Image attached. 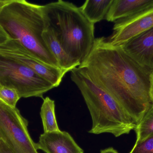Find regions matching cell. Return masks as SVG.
Returning a JSON list of instances; mask_svg holds the SVG:
<instances>
[{
	"instance_id": "ffe728a7",
	"label": "cell",
	"mask_w": 153,
	"mask_h": 153,
	"mask_svg": "<svg viewBox=\"0 0 153 153\" xmlns=\"http://www.w3.org/2000/svg\"><path fill=\"white\" fill-rule=\"evenodd\" d=\"M13 0H0V13L4 6L12 2Z\"/></svg>"
},
{
	"instance_id": "6da1fadb",
	"label": "cell",
	"mask_w": 153,
	"mask_h": 153,
	"mask_svg": "<svg viewBox=\"0 0 153 153\" xmlns=\"http://www.w3.org/2000/svg\"><path fill=\"white\" fill-rule=\"evenodd\" d=\"M78 67L113 97L136 125L152 106V75L106 38L95 39L89 55Z\"/></svg>"
},
{
	"instance_id": "5bb4252c",
	"label": "cell",
	"mask_w": 153,
	"mask_h": 153,
	"mask_svg": "<svg viewBox=\"0 0 153 153\" xmlns=\"http://www.w3.org/2000/svg\"><path fill=\"white\" fill-rule=\"evenodd\" d=\"M40 115L44 133L61 131L56 121L55 103L53 100L48 97L43 99Z\"/></svg>"
},
{
	"instance_id": "3957f363",
	"label": "cell",
	"mask_w": 153,
	"mask_h": 153,
	"mask_svg": "<svg viewBox=\"0 0 153 153\" xmlns=\"http://www.w3.org/2000/svg\"><path fill=\"white\" fill-rule=\"evenodd\" d=\"M48 28L67 54L79 66L89 55L94 43V24L80 7L59 0L43 5Z\"/></svg>"
},
{
	"instance_id": "4fadbf2b",
	"label": "cell",
	"mask_w": 153,
	"mask_h": 153,
	"mask_svg": "<svg viewBox=\"0 0 153 153\" xmlns=\"http://www.w3.org/2000/svg\"><path fill=\"white\" fill-rule=\"evenodd\" d=\"M113 0H87L80 7L86 19L94 24L103 19Z\"/></svg>"
},
{
	"instance_id": "d6986e66",
	"label": "cell",
	"mask_w": 153,
	"mask_h": 153,
	"mask_svg": "<svg viewBox=\"0 0 153 153\" xmlns=\"http://www.w3.org/2000/svg\"><path fill=\"white\" fill-rule=\"evenodd\" d=\"M0 153H14L7 146L2 140L0 139Z\"/></svg>"
},
{
	"instance_id": "e0dca14e",
	"label": "cell",
	"mask_w": 153,
	"mask_h": 153,
	"mask_svg": "<svg viewBox=\"0 0 153 153\" xmlns=\"http://www.w3.org/2000/svg\"><path fill=\"white\" fill-rule=\"evenodd\" d=\"M129 153H153V134L142 141L136 142Z\"/></svg>"
},
{
	"instance_id": "277c9868",
	"label": "cell",
	"mask_w": 153,
	"mask_h": 153,
	"mask_svg": "<svg viewBox=\"0 0 153 153\" xmlns=\"http://www.w3.org/2000/svg\"><path fill=\"white\" fill-rule=\"evenodd\" d=\"M71 72V79L81 92L91 117L92 126L88 133H109L117 137L134 130L136 124L113 97L78 67Z\"/></svg>"
},
{
	"instance_id": "44dd1931",
	"label": "cell",
	"mask_w": 153,
	"mask_h": 153,
	"mask_svg": "<svg viewBox=\"0 0 153 153\" xmlns=\"http://www.w3.org/2000/svg\"><path fill=\"white\" fill-rule=\"evenodd\" d=\"M100 153H119V152L112 147H109V148L101 150Z\"/></svg>"
},
{
	"instance_id": "ac0fdd59",
	"label": "cell",
	"mask_w": 153,
	"mask_h": 153,
	"mask_svg": "<svg viewBox=\"0 0 153 153\" xmlns=\"http://www.w3.org/2000/svg\"><path fill=\"white\" fill-rule=\"evenodd\" d=\"M10 40L9 36L0 25V46L6 43Z\"/></svg>"
},
{
	"instance_id": "30bf717a",
	"label": "cell",
	"mask_w": 153,
	"mask_h": 153,
	"mask_svg": "<svg viewBox=\"0 0 153 153\" xmlns=\"http://www.w3.org/2000/svg\"><path fill=\"white\" fill-rule=\"evenodd\" d=\"M36 148L45 153H84L69 133L61 130L41 134Z\"/></svg>"
},
{
	"instance_id": "9c48e42d",
	"label": "cell",
	"mask_w": 153,
	"mask_h": 153,
	"mask_svg": "<svg viewBox=\"0 0 153 153\" xmlns=\"http://www.w3.org/2000/svg\"><path fill=\"white\" fill-rule=\"evenodd\" d=\"M120 46L137 63L153 74V27Z\"/></svg>"
},
{
	"instance_id": "7a4b0ae2",
	"label": "cell",
	"mask_w": 153,
	"mask_h": 153,
	"mask_svg": "<svg viewBox=\"0 0 153 153\" xmlns=\"http://www.w3.org/2000/svg\"><path fill=\"white\" fill-rule=\"evenodd\" d=\"M0 25L10 40L19 42L36 59L60 68L43 38L48 27L43 5L13 0L1 11Z\"/></svg>"
},
{
	"instance_id": "7402d4cb",
	"label": "cell",
	"mask_w": 153,
	"mask_h": 153,
	"mask_svg": "<svg viewBox=\"0 0 153 153\" xmlns=\"http://www.w3.org/2000/svg\"><path fill=\"white\" fill-rule=\"evenodd\" d=\"M150 95L153 106V74L151 76V86H150Z\"/></svg>"
},
{
	"instance_id": "7c38bea8",
	"label": "cell",
	"mask_w": 153,
	"mask_h": 153,
	"mask_svg": "<svg viewBox=\"0 0 153 153\" xmlns=\"http://www.w3.org/2000/svg\"><path fill=\"white\" fill-rule=\"evenodd\" d=\"M43 38L61 69L68 72L79 66L65 51L49 28L47 27L43 32Z\"/></svg>"
},
{
	"instance_id": "9a60e30c",
	"label": "cell",
	"mask_w": 153,
	"mask_h": 153,
	"mask_svg": "<svg viewBox=\"0 0 153 153\" xmlns=\"http://www.w3.org/2000/svg\"><path fill=\"white\" fill-rule=\"evenodd\" d=\"M136 142L142 141L153 134V106L146 113L134 129Z\"/></svg>"
},
{
	"instance_id": "ba28073f",
	"label": "cell",
	"mask_w": 153,
	"mask_h": 153,
	"mask_svg": "<svg viewBox=\"0 0 153 153\" xmlns=\"http://www.w3.org/2000/svg\"><path fill=\"white\" fill-rule=\"evenodd\" d=\"M153 27V7L115 22L113 33L106 39L113 46H121Z\"/></svg>"
},
{
	"instance_id": "52a82bcc",
	"label": "cell",
	"mask_w": 153,
	"mask_h": 153,
	"mask_svg": "<svg viewBox=\"0 0 153 153\" xmlns=\"http://www.w3.org/2000/svg\"><path fill=\"white\" fill-rule=\"evenodd\" d=\"M0 54L23 64L37 74L53 84L58 87L68 72L59 67L44 63L34 57L19 42L10 40L0 46Z\"/></svg>"
},
{
	"instance_id": "5b68a950",
	"label": "cell",
	"mask_w": 153,
	"mask_h": 153,
	"mask_svg": "<svg viewBox=\"0 0 153 153\" xmlns=\"http://www.w3.org/2000/svg\"><path fill=\"white\" fill-rule=\"evenodd\" d=\"M0 84L15 89L21 98L44 99L46 93L54 86L28 66L0 54Z\"/></svg>"
},
{
	"instance_id": "2e32d148",
	"label": "cell",
	"mask_w": 153,
	"mask_h": 153,
	"mask_svg": "<svg viewBox=\"0 0 153 153\" xmlns=\"http://www.w3.org/2000/svg\"><path fill=\"white\" fill-rule=\"evenodd\" d=\"M20 99L15 89L0 84V100L4 104L11 107H16V105Z\"/></svg>"
},
{
	"instance_id": "8fae6325",
	"label": "cell",
	"mask_w": 153,
	"mask_h": 153,
	"mask_svg": "<svg viewBox=\"0 0 153 153\" xmlns=\"http://www.w3.org/2000/svg\"><path fill=\"white\" fill-rule=\"evenodd\" d=\"M153 7V0H113L105 19L115 22Z\"/></svg>"
},
{
	"instance_id": "8992f818",
	"label": "cell",
	"mask_w": 153,
	"mask_h": 153,
	"mask_svg": "<svg viewBox=\"0 0 153 153\" xmlns=\"http://www.w3.org/2000/svg\"><path fill=\"white\" fill-rule=\"evenodd\" d=\"M28 121L17 108L0 100V139L14 153H39L28 129Z\"/></svg>"
}]
</instances>
